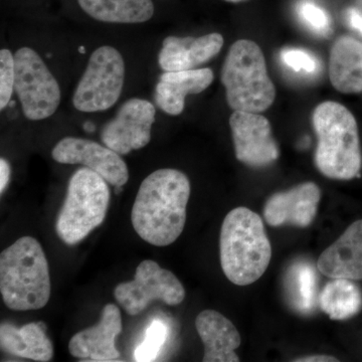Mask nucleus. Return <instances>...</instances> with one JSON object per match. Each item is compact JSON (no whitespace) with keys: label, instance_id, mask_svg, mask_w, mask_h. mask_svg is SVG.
I'll return each instance as SVG.
<instances>
[{"label":"nucleus","instance_id":"f257e3e1","mask_svg":"<svg viewBox=\"0 0 362 362\" xmlns=\"http://www.w3.org/2000/svg\"><path fill=\"white\" fill-rule=\"evenodd\" d=\"M190 181L177 169L154 171L142 181L131 213L137 235L156 247L173 244L183 232Z\"/></svg>","mask_w":362,"mask_h":362},{"label":"nucleus","instance_id":"f03ea898","mask_svg":"<svg viewBox=\"0 0 362 362\" xmlns=\"http://www.w3.org/2000/svg\"><path fill=\"white\" fill-rule=\"evenodd\" d=\"M220 256L223 274L233 284L251 285L264 275L270 265L272 247L258 214L240 206L226 214Z\"/></svg>","mask_w":362,"mask_h":362},{"label":"nucleus","instance_id":"7ed1b4c3","mask_svg":"<svg viewBox=\"0 0 362 362\" xmlns=\"http://www.w3.org/2000/svg\"><path fill=\"white\" fill-rule=\"evenodd\" d=\"M317 136L316 168L326 177L350 180L362 166L361 140L356 117L337 102H323L312 116Z\"/></svg>","mask_w":362,"mask_h":362},{"label":"nucleus","instance_id":"20e7f679","mask_svg":"<svg viewBox=\"0 0 362 362\" xmlns=\"http://www.w3.org/2000/svg\"><path fill=\"white\" fill-rule=\"evenodd\" d=\"M0 292L7 308L39 310L51 297L49 264L35 238L23 237L0 255Z\"/></svg>","mask_w":362,"mask_h":362},{"label":"nucleus","instance_id":"39448f33","mask_svg":"<svg viewBox=\"0 0 362 362\" xmlns=\"http://www.w3.org/2000/svg\"><path fill=\"white\" fill-rule=\"evenodd\" d=\"M221 80L233 111L262 113L276 99V88L267 70L261 47L249 40H237L226 54Z\"/></svg>","mask_w":362,"mask_h":362},{"label":"nucleus","instance_id":"423d86ee","mask_svg":"<svg viewBox=\"0 0 362 362\" xmlns=\"http://www.w3.org/2000/svg\"><path fill=\"white\" fill-rule=\"evenodd\" d=\"M110 204L108 182L93 171L78 169L69 181L68 192L59 211L56 230L68 246L82 242L103 223Z\"/></svg>","mask_w":362,"mask_h":362},{"label":"nucleus","instance_id":"0eeeda50","mask_svg":"<svg viewBox=\"0 0 362 362\" xmlns=\"http://www.w3.org/2000/svg\"><path fill=\"white\" fill-rule=\"evenodd\" d=\"M125 64L115 47L103 45L90 54L73 96L78 111L94 113L108 110L122 94Z\"/></svg>","mask_w":362,"mask_h":362},{"label":"nucleus","instance_id":"6e6552de","mask_svg":"<svg viewBox=\"0 0 362 362\" xmlns=\"http://www.w3.org/2000/svg\"><path fill=\"white\" fill-rule=\"evenodd\" d=\"M18 95L26 118L44 120L56 113L61 104V88L37 52L21 47L14 54Z\"/></svg>","mask_w":362,"mask_h":362},{"label":"nucleus","instance_id":"1a4fd4ad","mask_svg":"<svg viewBox=\"0 0 362 362\" xmlns=\"http://www.w3.org/2000/svg\"><path fill=\"white\" fill-rule=\"evenodd\" d=\"M114 296L124 310L133 316L158 300L170 306L180 304L185 290L173 272L162 269L152 259H145L136 269L132 281L116 286Z\"/></svg>","mask_w":362,"mask_h":362},{"label":"nucleus","instance_id":"9d476101","mask_svg":"<svg viewBox=\"0 0 362 362\" xmlns=\"http://www.w3.org/2000/svg\"><path fill=\"white\" fill-rule=\"evenodd\" d=\"M156 114V107L147 100H128L119 108L116 116L104 126L102 142L120 156L143 148L151 139Z\"/></svg>","mask_w":362,"mask_h":362},{"label":"nucleus","instance_id":"9b49d317","mask_svg":"<svg viewBox=\"0 0 362 362\" xmlns=\"http://www.w3.org/2000/svg\"><path fill=\"white\" fill-rule=\"evenodd\" d=\"M235 157L251 168H266L277 160L279 147L265 116L233 111L230 118Z\"/></svg>","mask_w":362,"mask_h":362},{"label":"nucleus","instance_id":"f8f14e48","mask_svg":"<svg viewBox=\"0 0 362 362\" xmlns=\"http://www.w3.org/2000/svg\"><path fill=\"white\" fill-rule=\"evenodd\" d=\"M52 156L59 163L82 164L101 175L114 187H124L129 180L127 164L120 154L92 140L64 138L52 149Z\"/></svg>","mask_w":362,"mask_h":362},{"label":"nucleus","instance_id":"ddd939ff","mask_svg":"<svg viewBox=\"0 0 362 362\" xmlns=\"http://www.w3.org/2000/svg\"><path fill=\"white\" fill-rule=\"evenodd\" d=\"M122 331V316L118 307L107 304L102 310L99 323L86 328L71 338L69 351L78 358L90 361H117L120 354L116 349V338Z\"/></svg>","mask_w":362,"mask_h":362},{"label":"nucleus","instance_id":"4468645a","mask_svg":"<svg viewBox=\"0 0 362 362\" xmlns=\"http://www.w3.org/2000/svg\"><path fill=\"white\" fill-rule=\"evenodd\" d=\"M320 199L321 190L316 183H301L287 192L272 195L264 206V218L272 226L306 228L315 218Z\"/></svg>","mask_w":362,"mask_h":362},{"label":"nucleus","instance_id":"2eb2a0df","mask_svg":"<svg viewBox=\"0 0 362 362\" xmlns=\"http://www.w3.org/2000/svg\"><path fill=\"white\" fill-rule=\"evenodd\" d=\"M223 45L221 33L199 37H168L163 40L158 64L164 71L194 70L218 56Z\"/></svg>","mask_w":362,"mask_h":362},{"label":"nucleus","instance_id":"dca6fc26","mask_svg":"<svg viewBox=\"0 0 362 362\" xmlns=\"http://www.w3.org/2000/svg\"><path fill=\"white\" fill-rule=\"evenodd\" d=\"M317 267L328 278L362 280V220L354 221L320 255Z\"/></svg>","mask_w":362,"mask_h":362},{"label":"nucleus","instance_id":"f3484780","mask_svg":"<svg viewBox=\"0 0 362 362\" xmlns=\"http://www.w3.org/2000/svg\"><path fill=\"white\" fill-rule=\"evenodd\" d=\"M213 81L214 71L209 68L164 71L156 85L157 106L168 115H180L187 95L201 94Z\"/></svg>","mask_w":362,"mask_h":362},{"label":"nucleus","instance_id":"a211bd4d","mask_svg":"<svg viewBox=\"0 0 362 362\" xmlns=\"http://www.w3.org/2000/svg\"><path fill=\"white\" fill-rule=\"evenodd\" d=\"M195 327L204 345V362H238L235 350L240 345L239 331L232 321L216 310H204L195 319Z\"/></svg>","mask_w":362,"mask_h":362},{"label":"nucleus","instance_id":"6ab92c4d","mask_svg":"<svg viewBox=\"0 0 362 362\" xmlns=\"http://www.w3.org/2000/svg\"><path fill=\"white\" fill-rule=\"evenodd\" d=\"M329 78L342 94L362 93V42L349 35L340 37L331 47Z\"/></svg>","mask_w":362,"mask_h":362},{"label":"nucleus","instance_id":"aec40b11","mask_svg":"<svg viewBox=\"0 0 362 362\" xmlns=\"http://www.w3.org/2000/svg\"><path fill=\"white\" fill-rule=\"evenodd\" d=\"M47 326L42 322L26 324L18 328L11 323L0 326V345L11 356L47 362L54 356V347L47 337Z\"/></svg>","mask_w":362,"mask_h":362},{"label":"nucleus","instance_id":"412c9836","mask_svg":"<svg viewBox=\"0 0 362 362\" xmlns=\"http://www.w3.org/2000/svg\"><path fill=\"white\" fill-rule=\"evenodd\" d=\"M78 6L94 20L109 23H142L151 20V0H78Z\"/></svg>","mask_w":362,"mask_h":362},{"label":"nucleus","instance_id":"4be33fe9","mask_svg":"<svg viewBox=\"0 0 362 362\" xmlns=\"http://www.w3.org/2000/svg\"><path fill=\"white\" fill-rule=\"evenodd\" d=\"M349 279H333L319 295V306L332 320H346L362 308L361 288Z\"/></svg>","mask_w":362,"mask_h":362},{"label":"nucleus","instance_id":"5701e85b","mask_svg":"<svg viewBox=\"0 0 362 362\" xmlns=\"http://www.w3.org/2000/svg\"><path fill=\"white\" fill-rule=\"evenodd\" d=\"M288 298L296 310L306 313L315 306L317 276L313 265L301 261L293 264L286 277Z\"/></svg>","mask_w":362,"mask_h":362},{"label":"nucleus","instance_id":"b1692460","mask_svg":"<svg viewBox=\"0 0 362 362\" xmlns=\"http://www.w3.org/2000/svg\"><path fill=\"white\" fill-rule=\"evenodd\" d=\"M168 338V327L160 320H154L147 329L146 337L135 350L136 361H152L158 356Z\"/></svg>","mask_w":362,"mask_h":362},{"label":"nucleus","instance_id":"393cba45","mask_svg":"<svg viewBox=\"0 0 362 362\" xmlns=\"http://www.w3.org/2000/svg\"><path fill=\"white\" fill-rule=\"evenodd\" d=\"M16 83V61L9 49L0 51V109L4 110L11 102Z\"/></svg>","mask_w":362,"mask_h":362},{"label":"nucleus","instance_id":"a878e982","mask_svg":"<svg viewBox=\"0 0 362 362\" xmlns=\"http://www.w3.org/2000/svg\"><path fill=\"white\" fill-rule=\"evenodd\" d=\"M297 13L301 20L315 33H326L330 28V20L328 14L320 6L312 1L300 2L297 7Z\"/></svg>","mask_w":362,"mask_h":362},{"label":"nucleus","instance_id":"bb28decb","mask_svg":"<svg viewBox=\"0 0 362 362\" xmlns=\"http://www.w3.org/2000/svg\"><path fill=\"white\" fill-rule=\"evenodd\" d=\"M281 61L291 69L292 71H305L307 74H313L318 68L317 59L314 58L310 52L299 49H285L281 52Z\"/></svg>","mask_w":362,"mask_h":362},{"label":"nucleus","instance_id":"cd10ccee","mask_svg":"<svg viewBox=\"0 0 362 362\" xmlns=\"http://www.w3.org/2000/svg\"><path fill=\"white\" fill-rule=\"evenodd\" d=\"M11 168L8 162L4 158L0 159V194H4V190L11 180Z\"/></svg>","mask_w":362,"mask_h":362},{"label":"nucleus","instance_id":"c85d7f7f","mask_svg":"<svg viewBox=\"0 0 362 362\" xmlns=\"http://www.w3.org/2000/svg\"><path fill=\"white\" fill-rule=\"evenodd\" d=\"M349 21L350 25L362 35V16L354 9H351V11H349Z\"/></svg>","mask_w":362,"mask_h":362},{"label":"nucleus","instance_id":"c756f323","mask_svg":"<svg viewBox=\"0 0 362 362\" xmlns=\"http://www.w3.org/2000/svg\"><path fill=\"white\" fill-rule=\"evenodd\" d=\"M296 362H334L338 361L337 358L328 356H311L301 357V358L294 359Z\"/></svg>","mask_w":362,"mask_h":362},{"label":"nucleus","instance_id":"7c9ffc66","mask_svg":"<svg viewBox=\"0 0 362 362\" xmlns=\"http://www.w3.org/2000/svg\"><path fill=\"white\" fill-rule=\"evenodd\" d=\"M123 187H115V194H119L122 192Z\"/></svg>","mask_w":362,"mask_h":362},{"label":"nucleus","instance_id":"2f4dec72","mask_svg":"<svg viewBox=\"0 0 362 362\" xmlns=\"http://www.w3.org/2000/svg\"><path fill=\"white\" fill-rule=\"evenodd\" d=\"M225 1L233 2V4H238V2L245 1V0H225Z\"/></svg>","mask_w":362,"mask_h":362}]
</instances>
